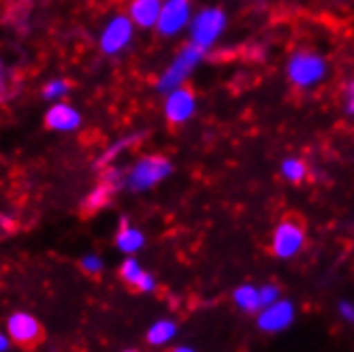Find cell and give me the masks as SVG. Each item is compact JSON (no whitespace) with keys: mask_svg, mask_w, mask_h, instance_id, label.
Here are the masks:
<instances>
[{"mask_svg":"<svg viewBox=\"0 0 354 352\" xmlns=\"http://www.w3.org/2000/svg\"><path fill=\"white\" fill-rule=\"evenodd\" d=\"M188 28H190V43L209 49L226 28V13L218 7L201 9L196 15H192Z\"/></svg>","mask_w":354,"mask_h":352,"instance_id":"4","label":"cell"},{"mask_svg":"<svg viewBox=\"0 0 354 352\" xmlns=\"http://www.w3.org/2000/svg\"><path fill=\"white\" fill-rule=\"evenodd\" d=\"M7 348H9V340H7V335L0 333V352H5Z\"/></svg>","mask_w":354,"mask_h":352,"instance_id":"25","label":"cell"},{"mask_svg":"<svg viewBox=\"0 0 354 352\" xmlns=\"http://www.w3.org/2000/svg\"><path fill=\"white\" fill-rule=\"evenodd\" d=\"M135 30L137 26L133 24V19L126 15V13H115L111 15L103 28L98 33V49L100 54L107 56V58H118L122 56L126 49H129L135 41Z\"/></svg>","mask_w":354,"mask_h":352,"instance_id":"3","label":"cell"},{"mask_svg":"<svg viewBox=\"0 0 354 352\" xmlns=\"http://www.w3.org/2000/svg\"><path fill=\"white\" fill-rule=\"evenodd\" d=\"M165 120L171 124V127H182L186 124L194 111H196V94L192 88H188L186 84L171 90L169 94H165Z\"/></svg>","mask_w":354,"mask_h":352,"instance_id":"9","label":"cell"},{"mask_svg":"<svg viewBox=\"0 0 354 352\" xmlns=\"http://www.w3.org/2000/svg\"><path fill=\"white\" fill-rule=\"evenodd\" d=\"M192 19V5L190 0H162L160 17L156 24V33L165 39L180 35Z\"/></svg>","mask_w":354,"mask_h":352,"instance_id":"8","label":"cell"},{"mask_svg":"<svg viewBox=\"0 0 354 352\" xmlns=\"http://www.w3.org/2000/svg\"><path fill=\"white\" fill-rule=\"evenodd\" d=\"M257 326L259 331L265 335H280L284 331H288L290 326L297 320V306L295 301L280 297L277 301H273L271 306L261 308L257 314Z\"/></svg>","mask_w":354,"mask_h":352,"instance_id":"5","label":"cell"},{"mask_svg":"<svg viewBox=\"0 0 354 352\" xmlns=\"http://www.w3.org/2000/svg\"><path fill=\"white\" fill-rule=\"evenodd\" d=\"M173 173V165L167 156L143 154L124 173H120V188L129 192H147L165 182Z\"/></svg>","mask_w":354,"mask_h":352,"instance_id":"1","label":"cell"},{"mask_svg":"<svg viewBox=\"0 0 354 352\" xmlns=\"http://www.w3.org/2000/svg\"><path fill=\"white\" fill-rule=\"evenodd\" d=\"M80 265H82V269H84L86 273H90V275H96V273L103 271V259H100L98 254H86V257L80 261Z\"/></svg>","mask_w":354,"mask_h":352,"instance_id":"22","label":"cell"},{"mask_svg":"<svg viewBox=\"0 0 354 352\" xmlns=\"http://www.w3.org/2000/svg\"><path fill=\"white\" fill-rule=\"evenodd\" d=\"M308 173V167L303 160H297V158H288L282 163V175L288 180V182H301L306 178Z\"/></svg>","mask_w":354,"mask_h":352,"instance_id":"20","label":"cell"},{"mask_svg":"<svg viewBox=\"0 0 354 352\" xmlns=\"http://www.w3.org/2000/svg\"><path fill=\"white\" fill-rule=\"evenodd\" d=\"M326 62L310 52H297L288 62V77L295 86L308 88L324 80Z\"/></svg>","mask_w":354,"mask_h":352,"instance_id":"7","label":"cell"},{"mask_svg":"<svg viewBox=\"0 0 354 352\" xmlns=\"http://www.w3.org/2000/svg\"><path fill=\"white\" fill-rule=\"evenodd\" d=\"M115 246L124 254H135L145 246V235H143V231L137 229V226L122 224V229L115 235Z\"/></svg>","mask_w":354,"mask_h":352,"instance_id":"15","label":"cell"},{"mask_svg":"<svg viewBox=\"0 0 354 352\" xmlns=\"http://www.w3.org/2000/svg\"><path fill=\"white\" fill-rule=\"evenodd\" d=\"M337 314H339V318L344 322L354 324V304H352V301H348V299L339 301V304H337Z\"/></svg>","mask_w":354,"mask_h":352,"instance_id":"23","label":"cell"},{"mask_svg":"<svg viewBox=\"0 0 354 352\" xmlns=\"http://www.w3.org/2000/svg\"><path fill=\"white\" fill-rule=\"evenodd\" d=\"M207 49L198 47L194 43H186L180 52L175 54V58L169 62V66L158 75L156 80V92L158 94H169L171 90L180 88L186 84V80L192 75V71L201 64V60L205 58Z\"/></svg>","mask_w":354,"mask_h":352,"instance_id":"2","label":"cell"},{"mask_svg":"<svg viewBox=\"0 0 354 352\" xmlns=\"http://www.w3.org/2000/svg\"><path fill=\"white\" fill-rule=\"evenodd\" d=\"M126 352H137V350H126Z\"/></svg>","mask_w":354,"mask_h":352,"instance_id":"27","label":"cell"},{"mask_svg":"<svg viewBox=\"0 0 354 352\" xmlns=\"http://www.w3.org/2000/svg\"><path fill=\"white\" fill-rule=\"evenodd\" d=\"M303 246H306V229L297 218H286L275 226L271 235V252L273 257L290 261L295 259Z\"/></svg>","mask_w":354,"mask_h":352,"instance_id":"6","label":"cell"},{"mask_svg":"<svg viewBox=\"0 0 354 352\" xmlns=\"http://www.w3.org/2000/svg\"><path fill=\"white\" fill-rule=\"evenodd\" d=\"M115 188L105 180L100 186H96L90 194H88V198H86V203H88V210H98V207H103L105 203H107V198H109V194L113 192Z\"/></svg>","mask_w":354,"mask_h":352,"instance_id":"19","label":"cell"},{"mask_svg":"<svg viewBox=\"0 0 354 352\" xmlns=\"http://www.w3.org/2000/svg\"><path fill=\"white\" fill-rule=\"evenodd\" d=\"M141 141V135H126V137H120L118 141H113L105 152H103V156H100V160H98V165L100 167H107V165H111L120 154H124L126 149H131V147H135L137 143Z\"/></svg>","mask_w":354,"mask_h":352,"instance_id":"18","label":"cell"},{"mask_svg":"<svg viewBox=\"0 0 354 352\" xmlns=\"http://www.w3.org/2000/svg\"><path fill=\"white\" fill-rule=\"evenodd\" d=\"M43 122H45V129H49V131L71 135V133L82 131L84 113L75 105L66 103V100H58V103H52L47 107Z\"/></svg>","mask_w":354,"mask_h":352,"instance_id":"10","label":"cell"},{"mask_svg":"<svg viewBox=\"0 0 354 352\" xmlns=\"http://www.w3.org/2000/svg\"><path fill=\"white\" fill-rule=\"evenodd\" d=\"M71 94V82L64 80V77H54L43 84L41 88V98L45 103H58V100H64L66 96Z\"/></svg>","mask_w":354,"mask_h":352,"instance_id":"17","label":"cell"},{"mask_svg":"<svg viewBox=\"0 0 354 352\" xmlns=\"http://www.w3.org/2000/svg\"><path fill=\"white\" fill-rule=\"evenodd\" d=\"M231 299H233V306L243 314H257L261 310V297H259L257 284L243 282V284L235 286L231 293Z\"/></svg>","mask_w":354,"mask_h":352,"instance_id":"14","label":"cell"},{"mask_svg":"<svg viewBox=\"0 0 354 352\" xmlns=\"http://www.w3.org/2000/svg\"><path fill=\"white\" fill-rule=\"evenodd\" d=\"M346 109L348 113H354V82H350L346 90Z\"/></svg>","mask_w":354,"mask_h":352,"instance_id":"24","label":"cell"},{"mask_svg":"<svg viewBox=\"0 0 354 352\" xmlns=\"http://www.w3.org/2000/svg\"><path fill=\"white\" fill-rule=\"evenodd\" d=\"M120 275H122V280L126 284H131L133 288L141 290V293H151V290H156V280H154V275L147 273L137 259L129 257L122 267H120Z\"/></svg>","mask_w":354,"mask_h":352,"instance_id":"13","label":"cell"},{"mask_svg":"<svg viewBox=\"0 0 354 352\" xmlns=\"http://www.w3.org/2000/svg\"><path fill=\"white\" fill-rule=\"evenodd\" d=\"M171 352H198V350H194L192 346H177V348H173Z\"/></svg>","mask_w":354,"mask_h":352,"instance_id":"26","label":"cell"},{"mask_svg":"<svg viewBox=\"0 0 354 352\" xmlns=\"http://www.w3.org/2000/svg\"><path fill=\"white\" fill-rule=\"evenodd\" d=\"M162 9V0H131L126 15L141 30H154Z\"/></svg>","mask_w":354,"mask_h":352,"instance_id":"12","label":"cell"},{"mask_svg":"<svg viewBox=\"0 0 354 352\" xmlns=\"http://www.w3.org/2000/svg\"><path fill=\"white\" fill-rule=\"evenodd\" d=\"M177 335V324L169 318H160L147 329V344L149 346H167Z\"/></svg>","mask_w":354,"mask_h":352,"instance_id":"16","label":"cell"},{"mask_svg":"<svg viewBox=\"0 0 354 352\" xmlns=\"http://www.w3.org/2000/svg\"><path fill=\"white\" fill-rule=\"evenodd\" d=\"M7 329H9V335L15 344L19 346H35L41 342L43 337V329H41V324L35 316L26 314V312H17L9 318V324H7Z\"/></svg>","mask_w":354,"mask_h":352,"instance_id":"11","label":"cell"},{"mask_svg":"<svg viewBox=\"0 0 354 352\" xmlns=\"http://www.w3.org/2000/svg\"><path fill=\"white\" fill-rule=\"evenodd\" d=\"M259 297H261V308H265V306H271L273 301L280 299L282 297V290H280V286H277V284L267 282V284H261L259 286Z\"/></svg>","mask_w":354,"mask_h":352,"instance_id":"21","label":"cell"}]
</instances>
